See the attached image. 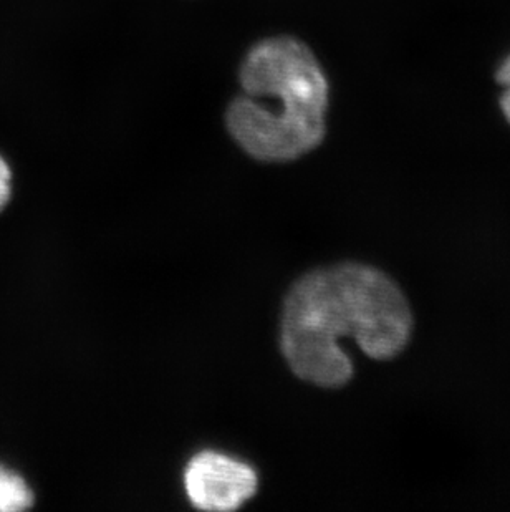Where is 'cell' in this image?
I'll return each instance as SVG.
<instances>
[{
  "mask_svg": "<svg viewBox=\"0 0 510 512\" xmlns=\"http://www.w3.org/2000/svg\"><path fill=\"white\" fill-rule=\"evenodd\" d=\"M499 107H501L502 115H504V118H506L507 123L510 125V83L506 87H502Z\"/></svg>",
  "mask_w": 510,
  "mask_h": 512,
  "instance_id": "52a82bcc",
  "label": "cell"
},
{
  "mask_svg": "<svg viewBox=\"0 0 510 512\" xmlns=\"http://www.w3.org/2000/svg\"><path fill=\"white\" fill-rule=\"evenodd\" d=\"M408 297L393 277L361 262H340L300 277L285 297L280 347L292 372L315 387L342 388L355 365L340 342L388 362L413 337Z\"/></svg>",
  "mask_w": 510,
  "mask_h": 512,
  "instance_id": "6da1fadb",
  "label": "cell"
},
{
  "mask_svg": "<svg viewBox=\"0 0 510 512\" xmlns=\"http://www.w3.org/2000/svg\"><path fill=\"white\" fill-rule=\"evenodd\" d=\"M496 82L501 87H506L510 83V55H507L496 70Z\"/></svg>",
  "mask_w": 510,
  "mask_h": 512,
  "instance_id": "8992f818",
  "label": "cell"
},
{
  "mask_svg": "<svg viewBox=\"0 0 510 512\" xmlns=\"http://www.w3.org/2000/svg\"><path fill=\"white\" fill-rule=\"evenodd\" d=\"M34 493L19 474L0 466V512H19L34 506Z\"/></svg>",
  "mask_w": 510,
  "mask_h": 512,
  "instance_id": "277c9868",
  "label": "cell"
},
{
  "mask_svg": "<svg viewBox=\"0 0 510 512\" xmlns=\"http://www.w3.org/2000/svg\"><path fill=\"white\" fill-rule=\"evenodd\" d=\"M184 488L198 509L236 511L257 491V474L237 459L204 451L189 461Z\"/></svg>",
  "mask_w": 510,
  "mask_h": 512,
  "instance_id": "3957f363",
  "label": "cell"
},
{
  "mask_svg": "<svg viewBox=\"0 0 510 512\" xmlns=\"http://www.w3.org/2000/svg\"><path fill=\"white\" fill-rule=\"evenodd\" d=\"M241 83L247 97L229 107L227 128L252 158L297 160L322 143L330 87L307 45L290 37L255 45L242 65Z\"/></svg>",
  "mask_w": 510,
  "mask_h": 512,
  "instance_id": "7a4b0ae2",
  "label": "cell"
},
{
  "mask_svg": "<svg viewBox=\"0 0 510 512\" xmlns=\"http://www.w3.org/2000/svg\"><path fill=\"white\" fill-rule=\"evenodd\" d=\"M12 196V171L7 161L0 156V211L9 203Z\"/></svg>",
  "mask_w": 510,
  "mask_h": 512,
  "instance_id": "5b68a950",
  "label": "cell"
}]
</instances>
